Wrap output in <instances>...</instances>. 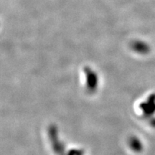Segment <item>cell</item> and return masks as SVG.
Wrapping results in <instances>:
<instances>
[{
    "label": "cell",
    "instance_id": "6da1fadb",
    "mask_svg": "<svg viewBox=\"0 0 155 155\" xmlns=\"http://www.w3.org/2000/svg\"><path fill=\"white\" fill-rule=\"evenodd\" d=\"M134 49L137 50V51H138L139 53H148L149 50H150V48H149L147 45L141 42H135L134 45Z\"/></svg>",
    "mask_w": 155,
    "mask_h": 155
}]
</instances>
